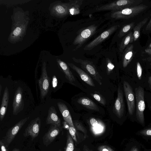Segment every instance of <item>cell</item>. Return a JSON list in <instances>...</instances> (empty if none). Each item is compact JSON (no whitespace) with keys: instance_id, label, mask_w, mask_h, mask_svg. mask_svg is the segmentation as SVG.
Here are the masks:
<instances>
[{"instance_id":"obj_6","label":"cell","mask_w":151,"mask_h":151,"mask_svg":"<svg viewBox=\"0 0 151 151\" xmlns=\"http://www.w3.org/2000/svg\"><path fill=\"white\" fill-rule=\"evenodd\" d=\"M29 117L22 119L8 129L5 136L1 140L7 147H8L18 133L29 119Z\"/></svg>"},{"instance_id":"obj_15","label":"cell","mask_w":151,"mask_h":151,"mask_svg":"<svg viewBox=\"0 0 151 151\" xmlns=\"http://www.w3.org/2000/svg\"><path fill=\"white\" fill-rule=\"evenodd\" d=\"M47 124H54L61 127V121L57 114L55 107L51 106L49 109L48 115L46 119Z\"/></svg>"},{"instance_id":"obj_28","label":"cell","mask_w":151,"mask_h":151,"mask_svg":"<svg viewBox=\"0 0 151 151\" xmlns=\"http://www.w3.org/2000/svg\"><path fill=\"white\" fill-rule=\"evenodd\" d=\"M74 125L75 129L82 132L85 135L87 134V130L82 124L78 121H75Z\"/></svg>"},{"instance_id":"obj_30","label":"cell","mask_w":151,"mask_h":151,"mask_svg":"<svg viewBox=\"0 0 151 151\" xmlns=\"http://www.w3.org/2000/svg\"><path fill=\"white\" fill-rule=\"evenodd\" d=\"M107 74L109 75L114 69V66L109 59H107Z\"/></svg>"},{"instance_id":"obj_10","label":"cell","mask_w":151,"mask_h":151,"mask_svg":"<svg viewBox=\"0 0 151 151\" xmlns=\"http://www.w3.org/2000/svg\"><path fill=\"white\" fill-rule=\"evenodd\" d=\"M119 26V25L113 26L104 32L97 37L85 46L83 49L86 50H92L109 37Z\"/></svg>"},{"instance_id":"obj_7","label":"cell","mask_w":151,"mask_h":151,"mask_svg":"<svg viewBox=\"0 0 151 151\" xmlns=\"http://www.w3.org/2000/svg\"><path fill=\"white\" fill-rule=\"evenodd\" d=\"M41 119L39 117H37L32 120L25 128L23 134L25 137L30 136L32 140L37 137L40 133L41 128Z\"/></svg>"},{"instance_id":"obj_5","label":"cell","mask_w":151,"mask_h":151,"mask_svg":"<svg viewBox=\"0 0 151 151\" xmlns=\"http://www.w3.org/2000/svg\"><path fill=\"white\" fill-rule=\"evenodd\" d=\"M97 27L92 25L84 28L79 33L73 42V44L76 46L73 50L75 51L81 47L86 40L95 33Z\"/></svg>"},{"instance_id":"obj_36","label":"cell","mask_w":151,"mask_h":151,"mask_svg":"<svg viewBox=\"0 0 151 151\" xmlns=\"http://www.w3.org/2000/svg\"><path fill=\"white\" fill-rule=\"evenodd\" d=\"M145 29L147 30H151V19L146 25Z\"/></svg>"},{"instance_id":"obj_25","label":"cell","mask_w":151,"mask_h":151,"mask_svg":"<svg viewBox=\"0 0 151 151\" xmlns=\"http://www.w3.org/2000/svg\"><path fill=\"white\" fill-rule=\"evenodd\" d=\"M73 139L69 132H67L66 143L64 151H74V145Z\"/></svg>"},{"instance_id":"obj_41","label":"cell","mask_w":151,"mask_h":151,"mask_svg":"<svg viewBox=\"0 0 151 151\" xmlns=\"http://www.w3.org/2000/svg\"><path fill=\"white\" fill-rule=\"evenodd\" d=\"M0 96H1V88H2V86H1V85H0Z\"/></svg>"},{"instance_id":"obj_34","label":"cell","mask_w":151,"mask_h":151,"mask_svg":"<svg viewBox=\"0 0 151 151\" xmlns=\"http://www.w3.org/2000/svg\"><path fill=\"white\" fill-rule=\"evenodd\" d=\"M22 32V29L21 27H17L13 31V34L15 36H19L21 33Z\"/></svg>"},{"instance_id":"obj_20","label":"cell","mask_w":151,"mask_h":151,"mask_svg":"<svg viewBox=\"0 0 151 151\" xmlns=\"http://www.w3.org/2000/svg\"><path fill=\"white\" fill-rule=\"evenodd\" d=\"M77 102L88 109L96 111L99 110L97 105L87 97H81L78 99Z\"/></svg>"},{"instance_id":"obj_26","label":"cell","mask_w":151,"mask_h":151,"mask_svg":"<svg viewBox=\"0 0 151 151\" xmlns=\"http://www.w3.org/2000/svg\"><path fill=\"white\" fill-rule=\"evenodd\" d=\"M134 23L132 22L124 26L121 29L119 32L118 35V37H121L124 36L134 26Z\"/></svg>"},{"instance_id":"obj_4","label":"cell","mask_w":151,"mask_h":151,"mask_svg":"<svg viewBox=\"0 0 151 151\" xmlns=\"http://www.w3.org/2000/svg\"><path fill=\"white\" fill-rule=\"evenodd\" d=\"M72 59L74 62L79 64L81 68L90 74L100 85L102 84V77L92 62L74 57Z\"/></svg>"},{"instance_id":"obj_19","label":"cell","mask_w":151,"mask_h":151,"mask_svg":"<svg viewBox=\"0 0 151 151\" xmlns=\"http://www.w3.org/2000/svg\"><path fill=\"white\" fill-rule=\"evenodd\" d=\"M83 0H75L70 1L66 3L70 14L75 15L80 13V8L82 4Z\"/></svg>"},{"instance_id":"obj_18","label":"cell","mask_w":151,"mask_h":151,"mask_svg":"<svg viewBox=\"0 0 151 151\" xmlns=\"http://www.w3.org/2000/svg\"><path fill=\"white\" fill-rule=\"evenodd\" d=\"M57 61L60 68L63 70L66 79L71 84L76 86L74 82L76 79L69 67L64 62L60 59H57Z\"/></svg>"},{"instance_id":"obj_3","label":"cell","mask_w":151,"mask_h":151,"mask_svg":"<svg viewBox=\"0 0 151 151\" xmlns=\"http://www.w3.org/2000/svg\"><path fill=\"white\" fill-rule=\"evenodd\" d=\"M144 94V90L142 87L139 86L135 88V96L136 105V116L138 121L142 124L145 123L144 111L145 109V104Z\"/></svg>"},{"instance_id":"obj_14","label":"cell","mask_w":151,"mask_h":151,"mask_svg":"<svg viewBox=\"0 0 151 151\" xmlns=\"http://www.w3.org/2000/svg\"><path fill=\"white\" fill-rule=\"evenodd\" d=\"M68 64L71 68L78 73L83 81L91 86H95L93 80L88 74L73 63H68Z\"/></svg>"},{"instance_id":"obj_40","label":"cell","mask_w":151,"mask_h":151,"mask_svg":"<svg viewBox=\"0 0 151 151\" xmlns=\"http://www.w3.org/2000/svg\"><path fill=\"white\" fill-rule=\"evenodd\" d=\"M12 151H20L19 149L17 148H14Z\"/></svg>"},{"instance_id":"obj_21","label":"cell","mask_w":151,"mask_h":151,"mask_svg":"<svg viewBox=\"0 0 151 151\" xmlns=\"http://www.w3.org/2000/svg\"><path fill=\"white\" fill-rule=\"evenodd\" d=\"M133 46L131 45L127 47L125 51L123 59V66L126 67L132 59L133 56Z\"/></svg>"},{"instance_id":"obj_37","label":"cell","mask_w":151,"mask_h":151,"mask_svg":"<svg viewBox=\"0 0 151 151\" xmlns=\"http://www.w3.org/2000/svg\"><path fill=\"white\" fill-rule=\"evenodd\" d=\"M63 127L64 128L67 130H68L70 126L66 122L64 121L63 122Z\"/></svg>"},{"instance_id":"obj_16","label":"cell","mask_w":151,"mask_h":151,"mask_svg":"<svg viewBox=\"0 0 151 151\" xmlns=\"http://www.w3.org/2000/svg\"><path fill=\"white\" fill-rule=\"evenodd\" d=\"M57 105L65 121L70 126L75 127L70 112L66 105L59 102L57 103Z\"/></svg>"},{"instance_id":"obj_32","label":"cell","mask_w":151,"mask_h":151,"mask_svg":"<svg viewBox=\"0 0 151 151\" xmlns=\"http://www.w3.org/2000/svg\"><path fill=\"white\" fill-rule=\"evenodd\" d=\"M98 151H114L109 146L106 145H101L97 148Z\"/></svg>"},{"instance_id":"obj_42","label":"cell","mask_w":151,"mask_h":151,"mask_svg":"<svg viewBox=\"0 0 151 151\" xmlns=\"http://www.w3.org/2000/svg\"><path fill=\"white\" fill-rule=\"evenodd\" d=\"M58 151H61V150H58Z\"/></svg>"},{"instance_id":"obj_13","label":"cell","mask_w":151,"mask_h":151,"mask_svg":"<svg viewBox=\"0 0 151 151\" xmlns=\"http://www.w3.org/2000/svg\"><path fill=\"white\" fill-rule=\"evenodd\" d=\"M122 90L120 86L118 88L117 96L115 101L114 110L116 116L121 118L123 115L124 111V104Z\"/></svg>"},{"instance_id":"obj_35","label":"cell","mask_w":151,"mask_h":151,"mask_svg":"<svg viewBox=\"0 0 151 151\" xmlns=\"http://www.w3.org/2000/svg\"><path fill=\"white\" fill-rule=\"evenodd\" d=\"M0 145L1 151H8L7 147H6L1 139L0 140Z\"/></svg>"},{"instance_id":"obj_38","label":"cell","mask_w":151,"mask_h":151,"mask_svg":"<svg viewBox=\"0 0 151 151\" xmlns=\"http://www.w3.org/2000/svg\"><path fill=\"white\" fill-rule=\"evenodd\" d=\"M129 151H139L138 148L136 146L132 147Z\"/></svg>"},{"instance_id":"obj_24","label":"cell","mask_w":151,"mask_h":151,"mask_svg":"<svg viewBox=\"0 0 151 151\" xmlns=\"http://www.w3.org/2000/svg\"><path fill=\"white\" fill-rule=\"evenodd\" d=\"M148 18H146L138 23L134 29L133 34L134 40H136L140 36V31L141 28L146 23Z\"/></svg>"},{"instance_id":"obj_43","label":"cell","mask_w":151,"mask_h":151,"mask_svg":"<svg viewBox=\"0 0 151 151\" xmlns=\"http://www.w3.org/2000/svg\"><path fill=\"white\" fill-rule=\"evenodd\" d=\"M150 47H151V44L150 45Z\"/></svg>"},{"instance_id":"obj_12","label":"cell","mask_w":151,"mask_h":151,"mask_svg":"<svg viewBox=\"0 0 151 151\" xmlns=\"http://www.w3.org/2000/svg\"><path fill=\"white\" fill-rule=\"evenodd\" d=\"M62 130L61 126L54 124H50L48 131L42 137L44 145L46 147L50 145L59 134Z\"/></svg>"},{"instance_id":"obj_33","label":"cell","mask_w":151,"mask_h":151,"mask_svg":"<svg viewBox=\"0 0 151 151\" xmlns=\"http://www.w3.org/2000/svg\"><path fill=\"white\" fill-rule=\"evenodd\" d=\"M142 135L151 136V128L144 129L139 132Z\"/></svg>"},{"instance_id":"obj_22","label":"cell","mask_w":151,"mask_h":151,"mask_svg":"<svg viewBox=\"0 0 151 151\" xmlns=\"http://www.w3.org/2000/svg\"><path fill=\"white\" fill-rule=\"evenodd\" d=\"M133 34L132 32H130L123 39L119 47V50L120 52H122L128 44L133 42L134 40Z\"/></svg>"},{"instance_id":"obj_31","label":"cell","mask_w":151,"mask_h":151,"mask_svg":"<svg viewBox=\"0 0 151 151\" xmlns=\"http://www.w3.org/2000/svg\"><path fill=\"white\" fill-rule=\"evenodd\" d=\"M69 132L72 137L76 142L77 140L76 135V130L75 127L70 126L68 129Z\"/></svg>"},{"instance_id":"obj_23","label":"cell","mask_w":151,"mask_h":151,"mask_svg":"<svg viewBox=\"0 0 151 151\" xmlns=\"http://www.w3.org/2000/svg\"><path fill=\"white\" fill-rule=\"evenodd\" d=\"M55 9L57 14L61 17L65 16L69 14L66 4H60L56 5Z\"/></svg>"},{"instance_id":"obj_27","label":"cell","mask_w":151,"mask_h":151,"mask_svg":"<svg viewBox=\"0 0 151 151\" xmlns=\"http://www.w3.org/2000/svg\"><path fill=\"white\" fill-rule=\"evenodd\" d=\"M91 94L96 100L100 103L104 105L106 104V101L105 99L102 96L96 93H91Z\"/></svg>"},{"instance_id":"obj_2","label":"cell","mask_w":151,"mask_h":151,"mask_svg":"<svg viewBox=\"0 0 151 151\" xmlns=\"http://www.w3.org/2000/svg\"><path fill=\"white\" fill-rule=\"evenodd\" d=\"M147 7V6L145 5L140 4L120 10L112 11L111 16L116 19H129L137 15Z\"/></svg>"},{"instance_id":"obj_11","label":"cell","mask_w":151,"mask_h":151,"mask_svg":"<svg viewBox=\"0 0 151 151\" xmlns=\"http://www.w3.org/2000/svg\"><path fill=\"white\" fill-rule=\"evenodd\" d=\"M24 107V102L23 99V89L19 86L16 90L12 103L13 114L17 115L23 110Z\"/></svg>"},{"instance_id":"obj_1","label":"cell","mask_w":151,"mask_h":151,"mask_svg":"<svg viewBox=\"0 0 151 151\" xmlns=\"http://www.w3.org/2000/svg\"><path fill=\"white\" fill-rule=\"evenodd\" d=\"M142 0H120L98 6L96 8L98 11L112 10L119 11L126 8L140 4Z\"/></svg>"},{"instance_id":"obj_8","label":"cell","mask_w":151,"mask_h":151,"mask_svg":"<svg viewBox=\"0 0 151 151\" xmlns=\"http://www.w3.org/2000/svg\"><path fill=\"white\" fill-rule=\"evenodd\" d=\"M123 88L129 113L132 115L134 113L135 108V94L131 85L125 81L123 82Z\"/></svg>"},{"instance_id":"obj_17","label":"cell","mask_w":151,"mask_h":151,"mask_svg":"<svg viewBox=\"0 0 151 151\" xmlns=\"http://www.w3.org/2000/svg\"><path fill=\"white\" fill-rule=\"evenodd\" d=\"M9 97L8 87L6 86L4 91L0 109V120L2 121L5 115L7 108Z\"/></svg>"},{"instance_id":"obj_9","label":"cell","mask_w":151,"mask_h":151,"mask_svg":"<svg viewBox=\"0 0 151 151\" xmlns=\"http://www.w3.org/2000/svg\"><path fill=\"white\" fill-rule=\"evenodd\" d=\"M38 82L41 96L43 99L47 94L50 86V78L47 75L45 62L43 64L41 75Z\"/></svg>"},{"instance_id":"obj_39","label":"cell","mask_w":151,"mask_h":151,"mask_svg":"<svg viewBox=\"0 0 151 151\" xmlns=\"http://www.w3.org/2000/svg\"><path fill=\"white\" fill-rule=\"evenodd\" d=\"M148 82L149 84V87L151 89V76H150L148 78Z\"/></svg>"},{"instance_id":"obj_29","label":"cell","mask_w":151,"mask_h":151,"mask_svg":"<svg viewBox=\"0 0 151 151\" xmlns=\"http://www.w3.org/2000/svg\"><path fill=\"white\" fill-rule=\"evenodd\" d=\"M142 68L139 63L138 62L137 64V75L138 79L141 80L142 74Z\"/></svg>"}]
</instances>
